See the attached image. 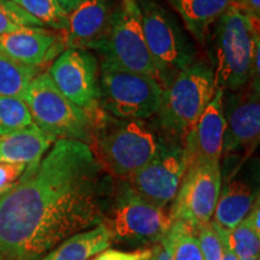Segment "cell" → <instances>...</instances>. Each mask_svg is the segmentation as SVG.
<instances>
[{
  "label": "cell",
  "mask_w": 260,
  "mask_h": 260,
  "mask_svg": "<svg viewBox=\"0 0 260 260\" xmlns=\"http://www.w3.org/2000/svg\"><path fill=\"white\" fill-rule=\"evenodd\" d=\"M40 68L28 67L0 53V95L23 99L29 83Z\"/></svg>",
  "instance_id": "7402d4cb"
},
{
  "label": "cell",
  "mask_w": 260,
  "mask_h": 260,
  "mask_svg": "<svg viewBox=\"0 0 260 260\" xmlns=\"http://www.w3.org/2000/svg\"><path fill=\"white\" fill-rule=\"evenodd\" d=\"M151 251L152 253L148 260H172L170 254H169L167 249L161 246L160 242H159V245H155Z\"/></svg>",
  "instance_id": "1f68e13d"
},
{
  "label": "cell",
  "mask_w": 260,
  "mask_h": 260,
  "mask_svg": "<svg viewBox=\"0 0 260 260\" xmlns=\"http://www.w3.org/2000/svg\"><path fill=\"white\" fill-rule=\"evenodd\" d=\"M151 249L136 252H123L117 249H104L103 252L98 253V255L93 260H147L151 256Z\"/></svg>",
  "instance_id": "f1b7e54d"
},
{
  "label": "cell",
  "mask_w": 260,
  "mask_h": 260,
  "mask_svg": "<svg viewBox=\"0 0 260 260\" xmlns=\"http://www.w3.org/2000/svg\"><path fill=\"white\" fill-rule=\"evenodd\" d=\"M216 23L214 86L237 92L252 80H259V22L233 5Z\"/></svg>",
  "instance_id": "3957f363"
},
{
  "label": "cell",
  "mask_w": 260,
  "mask_h": 260,
  "mask_svg": "<svg viewBox=\"0 0 260 260\" xmlns=\"http://www.w3.org/2000/svg\"><path fill=\"white\" fill-rule=\"evenodd\" d=\"M172 223L165 207L148 203L130 188L118 199L112 219L106 224L112 239L135 243L160 242Z\"/></svg>",
  "instance_id": "8fae6325"
},
{
  "label": "cell",
  "mask_w": 260,
  "mask_h": 260,
  "mask_svg": "<svg viewBox=\"0 0 260 260\" xmlns=\"http://www.w3.org/2000/svg\"><path fill=\"white\" fill-rule=\"evenodd\" d=\"M64 38L46 28H22L0 35V53L28 67L40 68L60 52Z\"/></svg>",
  "instance_id": "9a60e30c"
},
{
  "label": "cell",
  "mask_w": 260,
  "mask_h": 260,
  "mask_svg": "<svg viewBox=\"0 0 260 260\" xmlns=\"http://www.w3.org/2000/svg\"><path fill=\"white\" fill-rule=\"evenodd\" d=\"M142 30L152 57L165 75L167 84L176 74L195 61V51L186 32L162 6L153 0H141Z\"/></svg>",
  "instance_id": "ba28073f"
},
{
  "label": "cell",
  "mask_w": 260,
  "mask_h": 260,
  "mask_svg": "<svg viewBox=\"0 0 260 260\" xmlns=\"http://www.w3.org/2000/svg\"><path fill=\"white\" fill-rule=\"evenodd\" d=\"M222 187L219 162L188 165L172 200V220H182L199 230L212 219Z\"/></svg>",
  "instance_id": "9c48e42d"
},
{
  "label": "cell",
  "mask_w": 260,
  "mask_h": 260,
  "mask_svg": "<svg viewBox=\"0 0 260 260\" xmlns=\"http://www.w3.org/2000/svg\"><path fill=\"white\" fill-rule=\"evenodd\" d=\"M251 88L242 93L223 95L225 130L222 155L249 153L256 147L260 138L259 80L251 81Z\"/></svg>",
  "instance_id": "4fadbf2b"
},
{
  "label": "cell",
  "mask_w": 260,
  "mask_h": 260,
  "mask_svg": "<svg viewBox=\"0 0 260 260\" xmlns=\"http://www.w3.org/2000/svg\"><path fill=\"white\" fill-rule=\"evenodd\" d=\"M32 123L58 139L90 144L93 117L68 99L47 73H39L29 83L23 96Z\"/></svg>",
  "instance_id": "5b68a950"
},
{
  "label": "cell",
  "mask_w": 260,
  "mask_h": 260,
  "mask_svg": "<svg viewBox=\"0 0 260 260\" xmlns=\"http://www.w3.org/2000/svg\"><path fill=\"white\" fill-rule=\"evenodd\" d=\"M199 243L203 253V260H223L222 240L214 229L213 224L209 223L198 230Z\"/></svg>",
  "instance_id": "484cf974"
},
{
  "label": "cell",
  "mask_w": 260,
  "mask_h": 260,
  "mask_svg": "<svg viewBox=\"0 0 260 260\" xmlns=\"http://www.w3.org/2000/svg\"><path fill=\"white\" fill-rule=\"evenodd\" d=\"M255 201L251 187L242 181H230L219 193L214 209L213 223L230 232L245 219Z\"/></svg>",
  "instance_id": "ffe728a7"
},
{
  "label": "cell",
  "mask_w": 260,
  "mask_h": 260,
  "mask_svg": "<svg viewBox=\"0 0 260 260\" xmlns=\"http://www.w3.org/2000/svg\"><path fill=\"white\" fill-rule=\"evenodd\" d=\"M0 260H10V259L5 254H3V253L0 252Z\"/></svg>",
  "instance_id": "8d00e7d4"
},
{
  "label": "cell",
  "mask_w": 260,
  "mask_h": 260,
  "mask_svg": "<svg viewBox=\"0 0 260 260\" xmlns=\"http://www.w3.org/2000/svg\"><path fill=\"white\" fill-rule=\"evenodd\" d=\"M99 87L100 107L116 118L146 121L160 105L162 86L157 80L106 61L100 64Z\"/></svg>",
  "instance_id": "52a82bcc"
},
{
  "label": "cell",
  "mask_w": 260,
  "mask_h": 260,
  "mask_svg": "<svg viewBox=\"0 0 260 260\" xmlns=\"http://www.w3.org/2000/svg\"><path fill=\"white\" fill-rule=\"evenodd\" d=\"M56 140L32 123L23 129L0 136V160L27 167L38 164Z\"/></svg>",
  "instance_id": "e0dca14e"
},
{
  "label": "cell",
  "mask_w": 260,
  "mask_h": 260,
  "mask_svg": "<svg viewBox=\"0 0 260 260\" xmlns=\"http://www.w3.org/2000/svg\"><path fill=\"white\" fill-rule=\"evenodd\" d=\"M160 243L172 260H203L198 230L182 220H172Z\"/></svg>",
  "instance_id": "44dd1931"
},
{
  "label": "cell",
  "mask_w": 260,
  "mask_h": 260,
  "mask_svg": "<svg viewBox=\"0 0 260 260\" xmlns=\"http://www.w3.org/2000/svg\"><path fill=\"white\" fill-rule=\"evenodd\" d=\"M47 74L56 87L93 117L102 110L100 99V65L86 48L68 47L52 63Z\"/></svg>",
  "instance_id": "30bf717a"
},
{
  "label": "cell",
  "mask_w": 260,
  "mask_h": 260,
  "mask_svg": "<svg viewBox=\"0 0 260 260\" xmlns=\"http://www.w3.org/2000/svg\"><path fill=\"white\" fill-rule=\"evenodd\" d=\"M213 70L204 61L193 64L174 76L162 88L157 116L159 126L172 139L183 140L184 135L216 93Z\"/></svg>",
  "instance_id": "277c9868"
},
{
  "label": "cell",
  "mask_w": 260,
  "mask_h": 260,
  "mask_svg": "<svg viewBox=\"0 0 260 260\" xmlns=\"http://www.w3.org/2000/svg\"><path fill=\"white\" fill-rule=\"evenodd\" d=\"M217 228L222 232L224 239L237 259L259 256L260 233L253 229L246 219L237 224L230 232H225L219 226Z\"/></svg>",
  "instance_id": "cb8c5ba5"
},
{
  "label": "cell",
  "mask_w": 260,
  "mask_h": 260,
  "mask_svg": "<svg viewBox=\"0 0 260 260\" xmlns=\"http://www.w3.org/2000/svg\"><path fill=\"white\" fill-rule=\"evenodd\" d=\"M239 260H260L259 256H251V258H243V259H239Z\"/></svg>",
  "instance_id": "d590c367"
},
{
  "label": "cell",
  "mask_w": 260,
  "mask_h": 260,
  "mask_svg": "<svg viewBox=\"0 0 260 260\" xmlns=\"http://www.w3.org/2000/svg\"><path fill=\"white\" fill-rule=\"evenodd\" d=\"M195 40L204 42L207 31L230 6L242 0H168Z\"/></svg>",
  "instance_id": "ac0fdd59"
},
{
  "label": "cell",
  "mask_w": 260,
  "mask_h": 260,
  "mask_svg": "<svg viewBox=\"0 0 260 260\" xmlns=\"http://www.w3.org/2000/svg\"><path fill=\"white\" fill-rule=\"evenodd\" d=\"M27 168L18 162L0 160V197L5 195L14 188Z\"/></svg>",
  "instance_id": "83f0119b"
},
{
  "label": "cell",
  "mask_w": 260,
  "mask_h": 260,
  "mask_svg": "<svg viewBox=\"0 0 260 260\" xmlns=\"http://www.w3.org/2000/svg\"><path fill=\"white\" fill-rule=\"evenodd\" d=\"M211 223L213 224L214 229L217 230V233H218V235H219V237H220V240H222V245H223V260H239V259L236 258V255L234 254L232 249H230L229 245H228L226 241H225V239H224V236H223L222 232H220V230L218 229V228L216 226V224H214L213 222H211Z\"/></svg>",
  "instance_id": "d6a6232c"
},
{
  "label": "cell",
  "mask_w": 260,
  "mask_h": 260,
  "mask_svg": "<svg viewBox=\"0 0 260 260\" xmlns=\"http://www.w3.org/2000/svg\"><path fill=\"white\" fill-rule=\"evenodd\" d=\"M102 170L88 144L56 140L0 197V252L10 260H37L102 223Z\"/></svg>",
  "instance_id": "6da1fadb"
},
{
  "label": "cell",
  "mask_w": 260,
  "mask_h": 260,
  "mask_svg": "<svg viewBox=\"0 0 260 260\" xmlns=\"http://www.w3.org/2000/svg\"><path fill=\"white\" fill-rule=\"evenodd\" d=\"M94 50L103 57L102 61L119 69L144 74L167 86V79L160 67L152 57L146 42L141 23L139 3L116 10L105 37Z\"/></svg>",
  "instance_id": "8992f818"
},
{
  "label": "cell",
  "mask_w": 260,
  "mask_h": 260,
  "mask_svg": "<svg viewBox=\"0 0 260 260\" xmlns=\"http://www.w3.org/2000/svg\"><path fill=\"white\" fill-rule=\"evenodd\" d=\"M112 236L106 223L68 237L40 260H89L111 243Z\"/></svg>",
  "instance_id": "d6986e66"
},
{
  "label": "cell",
  "mask_w": 260,
  "mask_h": 260,
  "mask_svg": "<svg viewBox=\"0 0 260 260\" xmlns=\"http://www.w3.org/2000/svg\"><path fill=\"white\" fill-rule=\"evenodd\" d=\"M112 15V0H80L69 14L65 45L94 50L105 37Z\"/></svg>",
  "instance_id": "2e32d148"
},
{
  "label": "cell",
  "mask_w": 260,
  "mask_h": 260,
  "mask_svg": "<svg viewBox=\"0 0 260 260\" xmlns=\"http://www.w3.org/2000/svg\"><path fill=\"white\" fill-rule=\"evenodd\" d=\"M223 95L224 90L217 88L212 100L182 140L186 168L194 162H219L225 130Z\"/></svg>",
  "instance_id": "5bb4252c"
},
{
  "label": "cell",
  "mask_w": 260,
  "mask_h": 260,
  "mask_svg": "<svg viewBox=\"0 0 260 260\" xmlns=\"http://www.w3.org/2000/svg\"><path fill=\"white\" fill-rule=\"evenodd\" d=\"M136 3H139L138 0H122V5H125V6L136 4Z\"/></svg>",
  "instance_id": "e575fe53"
},
{
  "label": "cell",
  "mask_w": 260,
  "mask_h": 260,
  "mask_svg": "<svg viewBox=\"0 0 260 260\" xmlns=\"http://www.w3.org/2000/svg\"><path fill=\"white\" fill-rule=\"evenodd\" d=\"M39 19L45 27L65 31L69 23V14L57 0H12Z\"/></svg>",
  "instance_id": "603a6c76"
},
{
  "label": "cell",
  "mask_w": 260,
  "mask_h": 260,
  "mask_svg": "<svg viewBox=\"0 0 260 260\" xmlns=\"http://www.w3.org/2000/svg\"><path fill=\"white\" fill-rule=\"evenodd\" d=\"M90 148L103 170L129 180L167 146L151 125L140 119H119L100 110L94 116Z\"/></svg>",
  "instance_id": "7a4b0ae2"
},
{
  "label": "cell",
  "mask_w": 260,
  "mask_h": 260,
  "mask_svg": "<svg viewBox=\"0 0 260 260\" xmlns=\"http://www.w3.org/2000/svg\"><path fill=\"white\" fill-rule=\"evenodd\" d=\"M148 259H149V258H148ZM148 259H147V260H148Z\"/></svg>",
  "instance_id": "74e56055"
},
{
  "label": "cell",
  "mask_w": 260,
  "mask_h": 260,
  "mask_svg": "<svg viewBox=\"0 0 260 260\" xmlns=\"http://www.w3.org/2000/svg\"><path fill=\"white\" fill-rule=\"evenodd\" d=\"M0 5L8 17L19 28H45L39 19L12 0H0Z\"/></svg>",
  "instance_id": "4316f807"
},
{
  "label": "cell",
  "mask_w": 260,
  "mask_h": 260,
  "mask_svg": "<svg viewBox=\"0 0 260 260\" xmlns=\"http://www.w3.org/2000/svg\"><path fill=\"white\" fill-rule=\"evenodd\" d=\"M240 8L245 10L251 17L259 22L260 17V0H242L241 6Z\"/></svg>",
  "instance_id": "4dcf8cb0"
},
{
  "label": "cell",
  "mask_w": 260,
  "mask_h": 260,
  "mask_svg": "<svg viewBox=\"0 0 260 260\" xmlns=\"http://www.w3.org/2000/svg\"><path fill=\"white\" fill-rule=\"evenodd\" d=\"M19 29L22 28H19L18 25H16L14 22L8 17V15L5 14V11L3 10L2 5H0V35L17 31Z\"/></svg>",
  "instance_id": "f546056e"
},
{
  "label": "cell",
  "mask_w": 260,
  "mask_h": 260,
  "mask_svg": "<svg viewBox=\"0 0 260 260\" xmlns=\"http://www.w3.org/2000/svg\"><path fill=\"white\" fill-rule=\"evenodd\" d=\"M32 124L31 115L23 99L0 95V136Z\"/></svg>",
  "instance_id": "d4e9b609"
},
{
  "label": "cell",
  "mask_w": 260,
  "mask_h": 260,
  "mask_svg": "<svg viewBox=\"0 0 260 260\" xmlns=\"http://www.w3.org/2000/svg\"><path fill=\"white\" fill-rule=\"evenodd\" d=\"M186 171L181 145H167L164 149L130 181V188L148 203L165 207L176 197Z\"/></svg>",
  "instance_id": "7c38bea8"
},
{
  "label": "cell",
  "mask_w": 260,
  "mask_h": 260,
  "mask_svg": "<svg viewBox=\"0 0 260 260\" xmlns=\"http://www.w3.org/2000/svg\"><path fill=\"white\" fill-rule=\"evenodd\" d=\"M57 2L59 3L61 8H63L68 14H70V12L76 8V5L79 4L80 0H57Z\"/></svg>",
  "instance_id": "836d02e7"
}]
</instances>
